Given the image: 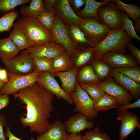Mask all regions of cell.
Instances as JSON below:
<instances>
[{"mask_svg":"<svg viewBox=\"0 0 140 140\" xmlns=\"http://www.w3.org/2000/svg\"><path fill=\"white\" fill-rule=\"evenodd\" d=\"M8 82L0 90V95L13 94L36 82L39 73L33 72L26 75H21L8 72Z\"/></svg>","mask_w":140,"mask_h":140,"instance_id":"8992f818","label":"cell"},{"mask_svg":"<svg viewBox=\"0 0 140 140\" xmlns=\"http://www.w3.org/2000/svg\"><path fill=\"white\" fill-rule=\"evenodd\" d=\"M78 71V69L74 67L67 71L59 72L54 73L55 76L58 77L60 80L63 89L70 95L75 89L77 83Z\"/></svg>","mask_w":140,"mask_h":140,"instance_id":"ffe728a7","label":"cell"},{"mask_svg":"<svg viewBox=\"0 0 140 140\" xmlns=\"http://www.w3.org/2000/svg\"><path fill=\"white\" fill-rule=\"evenodd\" d=\"M131 40L122 27L110 30L104 39L94 47V60H99L108 52L124 54L127 44Z\"/></svg>","mask_w":140,"mask_h":140,"instance_id":"3957f363","label":"cell"},{"mask_svg":"<svg viewBox=\"0 0 140 140\" xmlns=\"http://www.w3.org/2000/svg\"><path fill=\"white\" fill-rule=\"evenodd\" d=\"M6 131L4 134L5 138H8V140H22L15 136L10 130V128L7 126L6 127Z\"/></svg>","mask_w":140,"mask_h":140,"instance_id":"f6af8a7d","label":"cell"},{"mask_svg":"<svg viewBox=\"0 0 140 140\" xmlns=\"http://www.w3.org/2000/svg\"><path fill=\"white\" fill-rule=\"evenodd\" d=\"M100 82L108 78L113 68L110 65L100 60H95L90 65Z\"/></svg>","mask_w":140,"mask_h":140,"instance_id":"83f0119b","label":"cell"},{"mask_svg":"<svg viewBox=\"0 0 140 140\" xmlns=\"http://www.w3.org/2000/svg\"><path fill=\"white\" fill-rule=\"evenodd\" d=\"M20 51L8 37L0 39V58L4 64L17 56Z\"/></svg>","mask_w":140,"mask_h":140,"instance_id":"7402d4cb","label":"cell"},{"mask_svg":"<svg viewBox=\"0 0 140 140\" xmlns=\"http://www.w3.org/2000/svg\"><path fill=\"white\" fill-rule=\"evenodd\" d=\"M68 134L65 124L57 120L50 123L48 130L38 136L37 140H66Z\"/></svg>","mask_w":140,"mask_h":140,"instance_id":"d6986e66","label":"cell"},{"mask_svg":"<svg viewBox=\"0 0 140 140\" xmlns=\"http://www.w3.org/2000/svg\"><path fill=\"white\" fill-rule=\"evenodd\" d=\"M76 81L79 84L89 85H98L100 82L90 65L85 66L78 69Z\"/></svg>","mask_w":140,"mask_h":140,"instance_id":"cb8c5ba5","label":"cell"},{"mask_svg":"<svg viewBox=\"0 0 140 140\" xmlns=\"http://www.w3.org/2000/svg\"><path fill=\"white\" fill-rule=\"evenodd\" d=\"M36 82L52 93L58 99H62L69 104L73 103L71 95L64 90L54 77L48 72H40L38 75Z\"/></svg>","mask_w":140,"mask_h":140,"instance_id":"30bf717a","label":"cell"},{"mask_svg":"<svg viewBox=\"0 0 140 140\" xmlns=\"http://www.w3.org/2000/svg\"><path fill=\"white\" fill-rule=\"evenodd\" d=\"M8 72L26 75L35 70L33 58L30 54L21 53L4 64Z\"/></svg>","mask_w":140,"mask_h":140,"instance_id":"ba28073f","label":"cell"},{"mask_svg":"<svg viewBox=\"0 0 140 140\" xmlns=\"http://www.w3.org/2000/svg\"><path fill=\"white\" fill-rule=\"evenodd\" d=\"M16 23L25 34L30 47L40 46L52 41L51 32L37 18L22 16L18 18Z\"/></svg>","mask_w":140,"mask_h":140,"instance_id":"7a4b0ae2","label":"cell"},{"mask_svg":"<svg viewBox=\"0 0 140 140\" xmlns=\"http://www.w3.org/2000/svg\"><path fill=\"white\" fill-rule=\"evenodd\" d=\"M13 95L26 106L25 117L22 116L20 119L22 125L29 127L31 132L40 135L46 132L50 124L48 120L53 111L54 95L36 82Z\"/></svg>","mask_w":140,"mask_h":140,"instance_id":"6da1fadb","label":"cell"},{"mask_svg":"<svg viewBox=\"0 0 140 140\" xmlns=\"http://www.w3.org/2000/svg\"><path fill=\"white\" fill-rule=\"evenodd\" d=\"M116 119L121 121V124L118 135L119 140H124L136 128L140 129L139 118L137 115L127 110H117Z\"/></svg>","mask_w":140,"mask_h":140,"instance_id":"7c38bea8","label":"cell"},{"mask_svg":"<svg viewBox=\"0 0 140 140\" xmlns=\"http://www.w3.org/2000/svg\"><path fill=\"white\" fill-rule=\"evenodd\" d=\"M79 84L94 101V103L100 100L105 94L98 85H89L81 83Z\"/></svg>","mask_w":140,"mask_h":140,"instance_id":"d6a6232c","label":"cell"},{"mask_svg":"<svg viewBox=\"0 0 140 140\" xmlns=\"http://www.w3.org/2000/svg\"><path fill=\"white\" fill-rule=\"evenodd\" d=\"M110 1L116 3L120 9L125 11L127 16L134 21L140 18V9L136 5L126 4L120 0H112Z\"/></svg>","mask_w":140,"mask_h":140,"instance_id":"f546056e","label":"cell"},{"mask_svg":"<svg viewBox=\"0 0 140 140\" xmlns=\"http://www.w3.org/2000/svg\"><path fill=\"white\" fill-rule=\"evenodd\" d=\"M57 0H43L44 6L47 11L53 13L55 15V9Z\"/></svg>","mask_w":140,"mask_h":140,"instance_id":"60d3db41","label":"cell"},{"mask_svg":"<svg viewBox=\"0 0 140 140\" xmlns=\"http://www.w3.org/2000/svg\"><path fill=\"white\" fill-rule=\"evenodd\" d=\"M6 83V82L0 80V90L3 85Z\"/></svg>","mask_w":140,"mask_h":140,"instance_id":"681fc988","label":"cell"},{"mask_svg":"<svg viewBox=\"0 0 140 140\" xmlns=\"http://www.w3.org/2000/svg\"><path fill=\"white\" fill-rule=\"evenodd\" d=\"M126 48H127L129 50L132 55L136 59L139 65L140 64V50L134 45L132 40L127 44Z\"/></svg>","mask_w":140,"mask_h":140,"instance_id":"f35d334b","label":"cell"},{"mask_svg":"<svg viewBox=\"0 0 140 140\" xmlns=\"http://www.w3.org/2000/svg\"><path fill=\"white\" fill-rule=\"evenodd\" d=\"M82 135L80 133H70L68 134L66 140H82Z\"/></svg>","mask_w":140,"mask_h":140,"instance_id":"bcb514c9","label":"cell"},{"mask_svg":"<svg viewBox=\"0 0 140 140\" xmlns=\"http://www.w3.org/2000/svg\"><path fill=\"white\" fill-rule=\"evenodd\" d=\"M31 0H0V11L7 13L16 6L30 3Z\"/></svg>","mask_w":140,"mask_h":140,"instance_id":"8d00e7d4","label":"cell"},{"mask_svg":"<svg viewBox=\"0 0 140 140\" xmlns=\"http://www.w3.org/2000/svg\"><path fill=\"white\" fill-rule=\"evenodd\" d=\"M46 11L43 0H32L28 6L22 5L20 12L22 16L37 18Z\"/></svg>","mask_w":140,"mask_h":140,"instance_id":"484cf974","label":"cell"},{"mask_svg":"<svg viewBox=\"0 0 140 140\" xmlns=\"http://www.w3.org/2000/svg\"><path fill=\"white\" fill-rule=\"evenodd\" d=\"M68 134L79 133L84 130L92 128L94 123L78 113L71 116L64 123Z\"/></svg>","mask_w":140,"mask_h":140,"instance_id":"e0dca14e","label":"cell"},{"mask_svg":"<svg viewBox=\"0 0 140 140\" xmlns=\"http://www.w3.org/2000/svg\"><path fill=\"white\" fill-rule=\"evenodd\" d=\"M116 69L120 73L140 84V66L121 67Z\"/></svg>","mask_w":140,"mask_h":140,"instance_id":"836d02e7","label":"cell"},{"mask_svg":"<svg viewBox=\"0 0 140 140\" xmlns=\"http://www.w3.org/2000/svg\"><path fill=\"white\" fill-rule=\"evenodd\" d=\"M118 104L112 97L105 93L103 96L98 102L94 103L95 111H98L117 108Z\"/></svg>","mask_w":140,"mask_h":140,"instance_id":"4dcf8cb0","label":"cell"},{"mask_svg":"<svg viewBox=\"0 0 140 140\" xmlns=\"http://www.w3.org/2000/svg\"><path fill=\"white\" fill-rule=\"evenodd\" d=\"M1 70V69H0V71Z\"/></svg>","mask_w":140,"mask_h":140,"instance_id":"816d5d0a","label":"cell"},{"mask_svg":"<svg viewBox=\"0 0 140 140\" xmlns=\"http://www.w3.org/2000/svg\"><path fill=\"white\" fill-rule=\"evenodd\" d=\"M70 95L75 105L73 110L74 112H78L90 120L98 117V113L95 110L94 101L78 82Z\"/></svg>","mask_w":140,"mask_h":140,"instance_id":"277c9868","label":"cell"},{"mask_svg":"<svg viewBox=\"0 0 140 140\" xmlns=\"http://www.w3.org/2000/svg\"><path fill=\"white\" fill-rule=\"evenodd\" d=\"M82 140H112L106 133L101 132L100 128L96 127L93 129L86 132L82 136Z\"/></svg>","mask_w":140,"mask_h":140,"instance_id":"d590c367","label":"cell"},{"mask_svg":"<svg viewBox=\"0 0 140 140\" xmlns=\"http://www.w3.org/2000/svg\"><path fill=\"white\" fill-rule=\"evenodd\" d=\"M30 140H37L33 138L32 137H31L30 138Z\"/></svg>","mask_w":140,"mask_h":140,"instance_id":"f907efd6","label":"cell"},{"mask_svg":"<svg viewBox=\"0 0 140 140\" xmlns=\"http://www.w3.org/2000/svg\"><path fill=\"white\" fill-rule=\"evenodd\" d=\"M10 96L6 95H0V110L6 107L9 104Z\"/></svg>","mask_w":140,"mask_h":140,"instance_id":"7bdbcfd3","label":"cell"},{"mask_svg":"<svg viewBox=\"0 0 140 140\" xmlns=\"http://www.w3.org/2000/svg\"><path fill=\"white\" fill-rule=\"evenodd\" d=\"M55 15L65 25L79 26L82 20L78 17L71 8L68 0H57Z\"/></svg>","mask_w":140,"mask_h":140,"instance_id":"9a60e30c","label":"cell"},{"mask_svg":"<svg viewBox=\"0 0 140 140\" xmlns=\"http://www.w3.org/2000/svg\"><path fill=\"white\" fill-rule=\"evenodd\" d=\"M52 59L44 57H33L35 69L33 72L37 73L43 71H46L55 77L52 69Z\"/></svg>","mask_w":140,"mask_h":140,"instance_id":"f1b7e54d","label":"cell"},{"mask_svg":"<svg viewBox=\"0 0 140 140\" xmlns=\"http://www.w3.org/2000/svg\"><path fill=\"white\" fill-rule=\"evenodd\" d=\"M111 66L113 68L135 66H138V62L131 54H125L115 51L104 54L99 60Z\"/></svg>","mask_w":140,"mask_h":140,"instance_id":"4fadbf2b","label":"cell"},{"mask_svg":"<svg viewBox=\"0 0 140 140\" xmlns=\"http://www.w3.org/2000/svg\"><path fill=\"white\" fill-rule=\"evenodd\" d=\"M74 67L71 58L67 51L52 59V69L54 75L55 72L67 71Z\"/></svg>","mask_w":140,"mask_h":140,"instance_id":"4316f807","label":"cell"},{"mask_svg":"<svg viewBox=\"0 0 140 140\" xmlns=\"http://www.w3.org/2000/svg\"><path fill=\"white\" fill-rule=\"evenodd\" d=\"M55 17L54 14L46 11L37 18L45 27L51 32L54 25Z\"/></svg>","mask_w":140,"mask_h":140,"instance_id":"74e56055","label":"cell"},{"mask_svg":"<svg viewBox=\"0 0 140 140\" xmlns=\"http://www.w3.org/2000/svg\"><path fill=\"white\" fill-rule=\"evenodd\" d=\"M78 26L94 47L104 39L110 30L104 23L90 18H83Z\"/></svg>","mask_w":140,"mask_h":140,"instance_id":"5b68a950","label":"cell"},{"mask_svg":"<svg viewBox=\"0 0 140 140\" xmlns=\"http://www.w3.org/2000/svg\"></svg>","mask_w":140,"mask_h":140,"instance_id":"f5cc1de1","label":"cell"},{"mask_svg":"<svg viewBox=\"0 0 140 140\" xmlns=\"http://www.w3.org/2000/svg\"><path fill=\"white\" fill-rule=\"evenodd\" d=\"M51 33L52 42L63 46L71 58L76 47L69 35L66 25L56 15Z\"/></svg>","mask_w":140,"mask_h":140,"instance_id":"9c48e42d","label":"cell"},{"mask_svg":"<svg viewBox=\"0 0 140 140\" xmlns=\"http://www.w3.org/2000/svg\"><path fill=\"white\" fill-rule=\"evenodd\" d=\"M121 12L118 5L112 3L110 0L106 5L99 9L98 14L101 20L110 30H113L122 27Z\"/></svg>","mask_w":140,"mask_h":140,"instance_id":"8fae6325","label":"cell"},{"mask_svg":"<svg viewBox=\"0 0 140 140\" xmlns=\"http://www.w3.org/2000/svg\"><path fill=\"white\" fill-rule=\"evenodd\" d=\"M110 75L137 100L140 98V84L119 73L116 69L113 68Z\"/></svg>","mask_w":140,"mask_h":140,"instance_id":"ac0fdd59","label":"cell"},{"mask_svg":"<svg viewBox=\"0 0 140 140\" xmlns=\"http://www.w3.org/2000/svg\"><path fill=\"white\" fill-rule=\"evenodd\" d=\"M66 25L69 35L76 47H94L91 43L86 38L84 34L78 26L74 25Z\"/></svg>","mask_w":140,"mask_h":140,"instance_id":"603a6c76","label":"cell"},{"mask_svg":"<svg viewBox=\"0 0 140 140\" xmlns=\"http://www.w3.org/2000/svg\"><path fill=\"white\" fill-rule=\"evenodd\" d=\"M69 1L70 4L75 10L79 9L85 3V0H70Z\"/></svg>","mask_w":140,"mask_h":140,"instance_id":"ee69618b","label":"cell"},{"mask_svg":"<svg viewBox=\"0 0 140 140\" xmlns=\"http://www.w3.org/2000/svg\"><path fill=\"white\" fill-rule=\"evenodd\" d=\"M18 15V12L13 10L0 18V32L9 31Z\"/></svg>","mask_w":140,"mask_h":140,"instance_id":"1f68e13d","label":"cell"},{"mask_svg":"<svg viewBox=\"0 0 140 140\" xmlns=\"http://www.w3.org/2000/svg\"><path fill=\"white\" fill-rule=\"evenodd\" d=\"M94 47L77 46L71 57L74 67L79 69L94 60Z\"/></svg>","mask_w":140,"mask_h":140,"instance_id":"2e32d148","label":"cell"},{"mask_svg":"<svg viewBox=\"0 0 140 140\" xmlns=\"http://www.w3.org/2000/svg\"><path fill=\"white\" fill-rule=\"evenodd\" d=\"M98 86L105 93L113 97L118 105L130 104L133 100L134 97L130 93L110 75L105 80L100 82Z\"/></svg>","mask_w":140,"mask_h":140,"instance_id":"52a82bcc","label":"cell"},{"mask_svg":"<svg viewBox=\"0 0 140 140\" xmlns=\"http://www.w3.org/2000/svg\"><path fill=\"white\" fill-rule=\"evenodd\" d=\"M0 80L6 83L8 81V72L5 69H1L0 71Z\"/></svg>","mask_w":140,"mask_h":140,"instance_id":"7dc6e473","label":"cell"},{"mask_svg":"<svg viewBox=\"0 0 140 140\" xmlns=\"http://www.w3.org/2000/svg\"><path fill=\"white\" fill-rule=\"evenodd\" d=\"M7 125L6 118L0 113V140H6L4 132V127Z\"/></svg>","mask_w":140,"mask_h":140,"instance_id":"b9f144b4","label":"cell"},{"mask_svg":"<svg viewBox=\"0 0 140 140\" xmlns=\"http://www.w3.org/2000/svg\"><path fill=\"white\" fill-rule=\"evenodd\" d=\"M85 6L81 10L77 12L76 15L81 18H93L99 22L101 21L98 16V12L101 6L106 5L110 1L105 0L97 2L94 0H85Z\"/></svg>","mask_w":140,"mask_h":140,"instance_id":"44dd1931","label":"cell"},{"mask_svg":"<svg viewBox=\"0 0 140 140\" xmlns=\"http://www.w3.org/2000/svg\"><path fill=\"white\" fill-rule=\"evenodd\" d=\"M122 27L128 35L132 38H135L140 41V37L137 34L133 25L132 21L130 19L124 11H122Z\"/></svg>","mask_w":140,"mask_h":140,"instance_id":"e575fe53","label":"cell"},{"mask_svg":"<svg viewBox=\"0 0 140 140\" xmlns=\"http://www.w3.org/2000/svg\"><path fill=\"white\" fill-rule=\"evenodd\" d=\"M13 27L8 37L20 50L30 47L29 42L24 32L16 23H14Z\"/></svg>","mask_w":140,"mask_h":140,"instance_id":"d4e9b609","label":"cell"},{"mask_svg":"<svg viewBox=\"0 0 140 140\" xmlns=\"http://www.w3.org/2000/svg\"><path fill=\"white\" fill-rule=\"evenodd\" d=\"M136 32H139L140 31V18L134 21V26Z\"/></svg>","mask_w":140,"mask_h":140,"instance_id":"c3c4849f","label":"cell"},{"mask_svg":"<svg viewBox=\"0 0 140 140\" xmlns=\"http://www.w3.org/2000/svg\"><path fill=\"white\" fill-rule=\"evenodd\" d=\"M67 51L62 46L52 42L36 47H30L21 53L30 54L33 57H44L53 59Z\"/></svg>","mask_w":140,"mask_h":140,"instance_id":"5bb4252c","label":"cell"},{"mask_svg":"<svg viewBox=\"0 0 140 140\" xmlns=\"http://www.w3.org/2000/svg\"><path fill=\"white\" fill-rule=\"evenodd\" d=\"M140 107V99L137 100L133 103L125 105H118L117 110H125L131 108H139Z\"/></svg>","mask_w":140,"mask_h":140,"instance_id":"ab89813d","label":"cell"}]
</instances>
